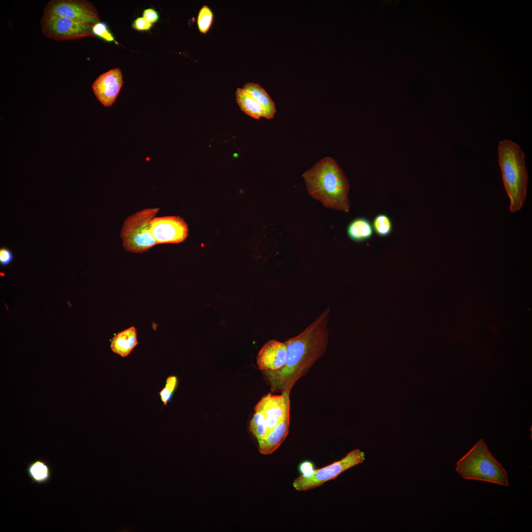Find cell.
Returning a JSON list of instances; mask_svg holds the SVG:
<instances>
[{"instance_id": "6da1fadb", "label": "cell", "mask_w": 532, "mask_h": 532, "mask_svg": "<svg viewBox=\"0 0 532 532\" xmlns=\"http://www.w3.org/2000/svg\"><path fill=\"white\" fill-rule=\"evenodd\" d=\"M330 312L328 307L301 333L284 342V366L277 370L263 372L272 391L290 393L296 382L324 355L328 343Z\"/></svg>"}, {"instance_id": "7a4b0ae2", "label": "cell", "mask_w": 532, "mask_h": 532, "mask_svg": "<svg viewBox=\"0 0 532 532\" xmlns=\"http://www.w3.org/2000/svg\"><path fill=\"white\" fill-rule=\"evenodd\" d=\"M308 193L326 207L345 212L350 209V184L335 161L326 157L303 174Z\"/></svg>"}, {"instance_id": "3957f363", "label": "cell", "mask_w": 532, "mask_h": 532, "mask_svg": "<svg viewBox=\"0 0 532 532\" xmlns=\"http://www.w3.org/2000/svg\"><path fill=\"white\" fill-rule=\"evenodd\" d=\"M498 154L502 179L510 200V210L515 212L523 206L527 195L528 176L525 155L516 143L508 139L499 142Z\"/></svg>"}, {"instance_id": "277c9868", "label": "cell", "mask_w": 532, "mask_h": 532, "mask_svg": "<svg viewBox=\"0 0 532 532\" xmlns=\"http://www.w3.org/2000/svg\"><path fill=\"white\" fill-rule=\"evenodd\" d=\"M456 470L463 478L508 486V475L482 439L457 463Z\"/></svg>"}, {"instance_id": "5b68a950", "label": "cell", "mask_w": 532, "mask_h": 532, "mask_svg": "<svg viewBox=\"0 0 532 532\" xmlns=\"http://www.w3.org/2000/svg\"><path fill=\"white\" fill-rule=\"evenodd\" d=\"M160 209V207L143 209L128 216L124 221L120 236L126 250L141 253L157 244L151 234L150 226Z\"/></svg>"}, {"instance_id": "8992f818", "label": "cell", "mask_w": 532, "mask_h": 532, "mask_svg": "<svg viewBox=\"0 0 532 532\" xmlns=\"http://www.w3.org/2000/svg\"><path fill=\"white\" fill-rule=\"evenodd\" d=\"M365 459L364 452L359 449L350 451L341 460L322 468L314 470L309 475H300L293 481V486L297 491H306L335 479L341 473L362 463Z\"/></svg>"}, {"instance_id": "52a82bcc", "label": "cell", "mask_w": 532, "mask_h": 532, "mask_svg": "<svg viewBox=\"0 0 532 532\" xmlns=\"http://www.w3.org/2000/svg\"><path fill=\"white\" fill-rule=\"evenodd\" d=\"M40 28L45 36L58 41L77 40L95 36L92 26L63 17L43 15L40 20Z\"/></svg>"}, {"instance_id": "ba28073f", "label": "cell", "mask_w": 532, "mask_h": 532, "mask_svg": "<svg viewBox=\"0 0 532 532\" xmlns=\"http://www.w3.org/2000/svg\"><path fill=\"white\" fill-rule=\"evenodd\" d=\"M43 15L66 17L93 27L100 22L97 9L86 0H50L43 9Z\"/></svg>"}, {"instance_id": "9c48e42d", "label": "cell", "mask_w": 532, "mask_h": 532, "mask_svg": "<svg viewBox=\"0 0 532 532\" xmlns=\"http://www.w3.org/2000/svg\"><path fill=\"white\" fill-rule=\"evenodd\" d=\"M150 233L157 244L179 243L188 235V227L179 216L155 217L151 222Z\"/></svg>"}, {"instance_id": "30bf717a", "label": "cell", "mask_w": 532, "mask_h": 532, "mask_svg": "<svg viewBox=\"0 0 532 532\" xmlns=\"http://www.w3.org/2000/svg\"><path fill=\"white\" fill-rule=\"evenodd\" d=\"M290 393L287 392H282L280 395L268 394L261 399L256 405L254 412H260L264 416L266 436L290 415Z\"/></svg>"}, {"instance_id": "8fae6325", "label": "cell", "mask_w": 532, "mask_h": 532, "mask_svg": "<svg viewBox=\"0 0 532 532\" xmlns=\"http://www.w3.org/2000/svg\"><path fill=\"white\" fill-rule=\"evenodd\" d=\"M123 84L119 68H112L100 75L92 84L98 100L105 106H111L115 101Z\"/></svg>"}, {"instance_id": "7c38bea8", "label": "cell", "mask_w": 532, "mask_h": 532, "mask_svg": "<svg viewBox=\"0 0 532 532\" xmlns=\"http://www.w3.org/2000/svg\"><path fill=\"white\" fill-rule=\"evenodd\" d=\"M287 348L285 342L275 339L267 341L257 356V365L262 372L275 371L282 368L286 360Z\"/></svg>"}, {"instance_id": "4fadbf2b", "label": "cell", "mask_w": 532, "mask_h": 532, "mask_svg": "<svg viewBox=\"0 0 532 532\" xmlns=\"http://www.w3.org/2000/svg\"><path fill=\"white\" fill-rule=\"evenodd\" d=\"M290 415L287 416L264 438L258 441L259 451L264 455H269L281 444L289 433Z\"/></svg>"}, {"instance_id": "5bb4252c", "label": "cell", "mask_w": 532, "mask_h": 532, "mask_svg": "<svg viewBox=\"0 0 532 532\" xmlns=\"http://www.w3.org/2000/svg\"><path fill=\"white\" fill-rule=\"evenodd\" d=\"M137 344V331L134 327L132 326L114 336L111 342L110 348L115 353L125 357L131 353Z\"/></svg>"}, {"instance_id": "9a60e30c", "label": "cell", "mask_w": 532, "mask_h": 532, "mask_svg": "<svg viewBox=\"0 0 532 532\" xmlns=\"http://www.w3.org/2000/svg\"><path fill=\"white\" fill-rule=\"evenodd\" d=\"M242 89L250 94L264 109L265 118L273 117L276 111L275 105L263 87L258 83L248 82L243 85Z\"/></svg>"}, {"instance_id": "2e32d148", "label": "cell", "mask_w": 532, "mask_h": 532, "mask_svg": "<svg viewBox=\"0 0 532 532\" xmlns=\"http://www.w3.org/2000/svg\"><path fill=\"white\" fill-rule=\"evenodd\" d=\"M236 102L242 111L256 119L266 118V113L262 106L248 92L242 88H237L235 92Z\"/></svg>"}, {"instance_id": "e0dca14e", "label": "cell", "mask_w": 532, "mask_h": 532, "mask_svg": "<svg viewBox=\"0 0 532 532\" xmlns=\"http://www.w3.org/2000/svg\"><path fill=\"white\" fill-rule=\"evenodd\" d=\"M347 232L351 240L360 242L369 239L373 235V229L369 220L361 217L353 220L349 224Z\"/></svg>"}, {"instance_id": "ac0fdd59", "label": "cell", "mask_w": 532, "mask_h": 532, "mask_svg": "<svg viewBox=\"0 0 532 532\" xmlns=\"http://www.w3.org/2000/svg\"><path fill=\"white\" fill-rule=\"evenodd\" d=\"M27 471L33 482L39 484L46 482L51 475L48 465L41 460H37L31 463L28 467Z\"/></svg>"}, {"instance_id": "d6986e66", "label": "cell", "mask_w": 532, "mask_h": 532, "mask_svg": "<svg viewBox=\"0 0 532 532\" xmlns=\"http://www.w3.org/2000/svg\"><path fill=\"white\" fill-rule=\"evenodd\" d=\"M249 429L258 441L266 435V426L264 416L260 412H255L250 422Z\"/></svg>"}, {"instance_id": "ffe728a7", "label": "cell", "mask_w": 532, "mask_h": 532, "mask_svg": "<svg viewBox=\"0 0 532 532\" xmlns=\"http://www.w3.org/2000/svg\"><path fill=\"white\" fill-rule=\"evenodd\" d=\"M372 227L376 233L382 237L389 235L393 230L391 220L384 214H379L374 218Z\"/></svg>"}, {"instance_id": "44dd1931", "label": "cell", "mask_w": 532, "mask_h": 532, "mask_svg": "<svg viewBox=\"0 0 532 532\" xmlns=\"http://www.w3.org/2000/svg\"><path fill=\"white\" fill-rule=\"evenodd\" d=\"M213 18V13L210 8L206 5H203L199 11L197 20L200 33L205 34L207 32L212 23Z\"/></svg>"}, {"instance_id": "7402d4cb", "label": "cell", "mask_w": 532, "mask_h": 532, "mask_svg": "<svg viewBox=\"0 0 532 532\" xmlns=\"http://www.w3.org/2000/svg\"><path fill=\"white\" fill-rule=\"evenodd\" d=\"M177 385V378L176 376H170L166 379L165 386L159 393L161 400L164 405H166L170 400Z\"/></svg>"}, {"instance_id": "603a6c76", "label": "cell", "mask_w": 532, "mask_h": 532, "mask_svg": "<svg viewBox=\"0 0 532 532\" xmlns=\"http://www.w3.org/2000/svg\"><path fill=\"white\" fill-rule=\"evenodd\" d=\"M92 31L94 34L107 42L115 41L112 34L108 29L106 24L100 21L93 26Z\"/></svg>"}, {"instance_id": "cb8c5ba5", "label": "cell", "mask_w": 532, "mask_h": 532, "mask_svg": "<svg viewBox=\"0 0 532 532\" xmlns=\"http://www.w3.org/2000/svg\"><path fill=\"white\" fill-rule=\"evenodd\" d=\"M152 26L153 25L147 21L143 17L137 18L132 24L133 28L138 31H148Z\"/></svg>"}, {"instance_id": "d4e9b609", "label": "cell", "mask_w": 532, "mask_h": 532, "mask_svg": "<svg viewBox=\"0 0 532 532\" xmlns=\"http://www.w3.org/2000/svg\"><path fill=\"white\" fill-rule=\"evenodd\" d=\"M143 17L148 22L153 24L157 22L159 18L157 11L152 8H148L143 12Z\"/></svg>"}, {"instance_id": "484cf974", "label": "cell", "mask_w": 532, "mask_h": 532, "mask_svg": "<svg viewBox=\"0 0 532 532\" xmlns=\"http://www.w3.org/2000/svg\"><path fill=\"white\" fill-rule=\"evenodd\" d=\"M13 259V255L11 252L6 248H1L0 249V263L3 266L9 264Z\"/></svg>"}, {"instance_id": "4316f807", "label": "cell", "mask_w": 532, "mask_h": 532, "mask_svg": "<svg viewBox=\"0 0 532 532\" xmlns=\"http://www.w3.org/2000/svg\"><path fill=\"white\" fill-rule=\"evenodd\" d=\"M299 470L301 475L308 476L310 475L314 471V466L312 463L305 461L302 463L299 466Z\"/></svg>"}]
</instances>
